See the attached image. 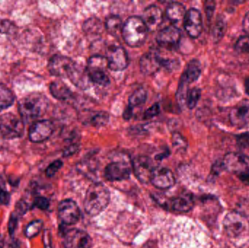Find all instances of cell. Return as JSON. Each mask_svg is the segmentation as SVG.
Wrapping results in <instances>:
<instances>
[{
    "mask_svg": "<svg viewBox=\"0 0 249 248\" xmlns=\"http://www.w3.org/2000/svg\"><path fill=\"white\" fill-rule=\"evenodd\" d=\"M184 26L189 36L197 38L203 30V20L200 11L196 8H191L186 13L184 19Z\"/></svg>",
    "mask_w": 249,
    "mask_h": 248,
    "instance_id": "15",
    "label": "cell"
},
{
    "mask_svg": "<svg viewBox=\"0 0 249 248\" xmlns=\"http://www.w3.org/2000/svg\"><path fill=\"white\" fill-rule=\"evenodd\" d=\"M63 166L62 161L61 160H55L53 163H51L45 170V174L48 177L51 178L55 176V173L61 168Z\"/></svg>",
    "mask_w": 249,
    "mask_h": 248,
    "instance_id": "38",
    "label": "cell"
},
{
    "mask_svg": "<svg viewBox=\"0 0 249 248\" xmlns=\"http://www.w3.org/2000/svg\"><path fill=\"white\" fill-rule=\"evenodd\" d=\"M49 102L40 93H31L19 102L18 110L23 122H30L45 115Z\"/></svg>",
    "mask_w": 249,
    "mask_h": 248,
    "instance_id": "2",
    "label": "cell"
},
{
    "mask_svg": "<svg viewBox=\"0 0 249 248\" xmlns=\"http://www.w3.org/2000/svg\"><path fill=\"white\" fill-rule=\"evenodd\" d=\"M133 109H132L130 106H127L126 109H124V118L125 120H129L130 118L133 116Z\"/></svg>",
    "mask_w": 249,
    "mask_h": 248,
    "instance_id": "47",
    "label": "cell"
},
{
    "mask_svg": "<svg viewBox=\"0 0 249 248\" xmlns=\"http://www.w3.org/2000/svg\"><path fill=\"white\" fill-rule=\"evenodd\" d=\"M10 200V195L6 188L5 182L0 177V202L3 205H8Z\"/></svg>",
    "mask_w": 249,
    "mask_h": 248,
    "instance_id": "37",
    "label": "cell"
},
{
    "mask_svg": "<svg viewBox=\"0 0 249 248\" xmlns=\"http://www.w3.org/2000/svg\"><path fill=\"white\" fill-rule=\"evenodd\" d=\"M148 32L149 31L142 17L131 16L124 23L122 36L128 46L139 48L146 41Z\"/></svg>",
    "mask_w": 249,
    "mask_h": 248,
    "instance_id": "3",
    "label": "cell"
},
{
    "mask_svg": "<svg viewBox=\"0 0 249 248\" xmlns=\"http://www.w3.org/2000/svg\"><path fill=\"white\" fill-rule=\"evenodd\" d=\"M243 26H244V30L245 31L246 33L249 35V12L244 17Z\"/></svg>",
    "mask_w": 249,
    "mask_h": 248,
    "instance_id": "48",
    "label": "cell"
},
{
    "mask_svg": "<svg viewBox=\"0 0 249 248\" xmlns=\"http://www.w3.org/2000/svg\"><path fill=\"white\" fill-rule=\"evenodd\" d=\"M105 175L110 182L126 180L130 177V168L124 162H113L107 166Z\"/></svg>",
    "mask_w": 249,
    "mask_h": 248,
    "instance_id": "17",
    "label": "cell"
},
{
    "mask_svg": "<svg viewBox=\"0 0 249 248\" xmlns=\"http://www.w3.org/2000/svg\"><path fill=\"white\" fill-rule=\"evenodd\" d=\"M162 58L159 50L151 49L141 58V71L145 75H153L156 74L162 67Z\"/></svg>",
    "mask_w": 249,
    "mask_h": 248,
    "instance_id": "10",
    "label": "cell"
},
{
    "mask_svg": "<svg viewBox=\"0 0 249 248\" xmlns=\"http://www.w3.org/2000/svg\"><path fill=\"white\" fill-rule=\"evenodd\" d=\"M69 79L74 85L83 90L89 88L91 83L87 67H83L77 64H74Z\"/></svg>",
    "mask_w": 249,
    "mask_h": 248,
    "instance_id": "19",
    "label": "cell"
},
{
    "mask_svg": "<svg viewBox=\"0 0 249 248\" xmlns=\"http://www.w3.org/2000/svg\"><path fill=\"white\" fill-rule=\"evenodd\" d=\"M74 64L75 63L69 57L55 55L48 63V70L55 77L69 78Z\"/></svg>",
    "mask_w": 249,
    "mask_h": 248,
    "instance_id": "7",
    "label": "cell"
},
{
    "mask_svg": "<svg viewBox=\"0 0 249 248\" xmlns=\"http://www.w3.org/2000/svg\"><path fill=\"white\" fill-rule=\"evenodd\" d=\"M231 123L238 129L249 128V100H244L232 108L230 112Z\"/></svg>",
    "mask_w": 249,
    "mask_h": 248,
    "instance_id": "13",
    "label": "cell"
},
{
    "mask_svg": "<svg viewBox=\"0 0 249 248\" xmlns=\"http://www.w3.org/2000/svg\"><path fill=\"white\" fill-rule=\"evenodd\" d=\"M50 91L54 98L63 101L70 100L72 98V92L69 88L68 86L61 81H55L51 83Z\"/></svg>",
    "mask_w": 249,
    "mask_h": 248,
    "instance_id": "25",
    "label": "cell"
},
{
    "mask_svg": "<svg viewBox=\"0 0 249 248\" xmlns=\"http://www.w3.org/2000/svg\"><path fill=\"white\" fill-rule=\"evenodd\" d=\"M205 8H206V13L208 18H211L215 8L214 1H206V4H205Z\"/></svg>",
    "mask_w": 249,
    "mask_h": 248,
    "instance_id": "45",
    "label": "cell"
},
{
    "mask_svg": "<svg viewBox=\"0 0 249 248\" xmlns=\"http://www.w3.org/2000/svg\"><path fill=\"white\" fill-rule=\"evenodd\" d=\"M186 9L185 7L181 3L173 1L167 6L165 10V16L167 18L172 22L177 23L184 20L185 17Z\"/></svg>",
    "mask_w": 249,
    "mask_h": 248,
    "instance_id": "23",
    "label": "cell"
},
{
    "mask_svg": "<svg viewBox=\"0 0 249 248\" xmlns=\"http://www.w3.org/2000/svg\"><path fill=\"white\" fill-rule=\"evenodd\" d=\"M108 67L112 71H124L129 64L128 55L121 46L109 47L107 51Z\"/></svg>",
    "mask_w": 249,
    "mask_h": 248,
    "instance_id": "8",
    "label": "cell"
},
{
    "mask_svg": "<svg viewBox=\"0 0 249 248\" xmlns=\"http://www.w3.org/2000/svg\"><path fill=\"white\" fill-rule=\"evenodd\" d=\"M181 31L174 25L161 29L157 35V42L159 46L168 50L177 49L181 40Z\"/></svg>",
    "mask_w": 249,
    "mask_h": 248,
    "instance_id": "5",
    "label": "cell"
},
{
    "mask_svg": "<svg viewBox=\"0 0 249 248\" xmlns=\"http://www.w3.org/2000/svg\"><path fill=\"white\" fill-rule=\"evenodd\" d=\"M110 202L109 189L102 183H93L86 192L84 208L89 215H97L107 208Z\"/></svg>",
    "mask_w": 249,
    "mask_h": 248,
    "instance_id": "1",
    "label": "cell"
},
{
    "mask_svg": "<svg viewBox=\"0 0 249 248\" xmlns=\"http://www.w3.org/2000/svg\"><path fill=\"white\" fill-rule=\"evenodd\" d=\"M235 49L240 52L249 53V35L241 36L237 41Z\"/></svg>",
    "mask_w": 249,
    "mask_h": 248,
    "instance_id": "36",
    "label": "cell"
},
{
    "mask_svg": "<svg viewBox=\"0 0 249 248\" xmlns=\"http://www.w3.org/2000/svg\"><path fill=\"white\" fill-rule=\"evenodd\" d=\"M147 99V92L143 87L138 88L135 90L131 96L129 97L128 106L134 109L135 107L140 106L146 102Z\"/></svg>",
    "mask_w": 249,
    "mask_h": 248,
    "instance_id": "28",
    "label": "cell"
},
{
    "mask_svg": "<svg viewBox=\"0 0 249 248\" xmlns=\"http://www.w3.org/2000/svg\"><path fill=\"white\" fill-rule=\"evenodd\" d=\"M171 209L178 213H187L194 206V198L190 194H182L171 200Z\"/></svg>",
    "mask_w": 249,
    "mask_h": 248,
    "instance_id": "21",
    "label": "cell"
},
{
    "mask_svg": "<svg viewBox=\"0 0 249 248\" xmlns=\"http://www.w3.org/2000/svg\"><path fill=\"white\" fill-rule=\"evenodd\" d=\"M49 201L44 197H38V198H35V201H34V206L42 210V211L48 209L49 208Z\"/></svg>",
    "mask_w": 249,
    "mask_h": 248,
    "instance_id": "40",
    "label": "cell"
},
{
    "mask_svg": "<svg viewBox=\"0 0 249 248\" xmlns=\"http://www.w3.org/2000/svg\"><path fill=\"white\" fill-rule=\"evenodd\" d=\"M15 96L13 92L3 84H0V111L10 107L14 103Z\"/></svg>",
    "mask_w": 249,
    "mask_h": 248,
    "instance_id": "27",
    "label": "cell"
},
{
    "mask_svg": "<svg viewBox=\"0 0 249 248\" xmlns=\"http://www.w3.org/2000/svg\"><path fill=\"white\" fill-rule=\"evenodd\" d=\"M105 27H106L108 33L112 36L118 37L120 35H122L124 24H123L122 20L119 16L112 15V16L107 17Z\"/></svg>",
    "mask_w": 249,
    "mask_h": 248,
    "instance_id": "26",
    "label": "cell"
},
{
    "mask_svg": "<svg viewBox=\"0 0 249 248\" xmlns=\"http://www.w3.org/2000/svg\"><path fill=\"white\" fill-rule=\"evenodd\" d=\"M237 144L240 147L249 148V132L241 134L237 137Z\"/></svg>",
    "mask_w": 249,
    "mask_h": 248,
    "instance_id": "41",
    "label": "cell"
},
{
    "mask_svg": "<svg viewBox=\"0 0 249 248\" xmlns=\"http://www.w3.org/2000/svg\"><path fill=\"white\" fill-rule=\"evenodd\" d=\"M24 122L13 113H5L0 116V133L7 139L20 138L24 131Z\"/></svg>",
    "mask_w": 249,
    "mask_h": 248,
    "instance_id": "4",
    "label": "cell"
},
{
    "mask_svg": "<svg viewBox=\"0 0 249 248\" xmlns=\"http://www.w3.org/2000/svg\"><path fill=\"white\" fill-rule=\"evenodd\" d=\"M224 168L232 173L241 175L249 173V157L241 153L227 154L222 162Z\"/></svg>",
    "mask_w": 249,
    "mask_h": 248,
    "instance_id": "6",
    "label": "cell"
},
{
    "mask_svg": "<svg viewBox=\"0 0 249 248\" xmlns=\"http://www.w3.org/2000/svg\"><path fill=\"white\" fill-rule=\"evenodd\" d=\"M151 183L156 188L167 189L175 184V177L171 170L166 167H155L151 178Z\"/></svg>",
    "mask_w": 249,
    "mask_h": 248,
    "instance_id": "16",
    "label": "cell"
},
{
    "mask_svg": "<svg viewBox=\"0 0 249 248\" xmlns=\"http://www.w3.org/2000/svg\"><path fill=\"white\" fill-rule=\"evenodd\" d=\"M43 223L41 220H35L28 224L25 230V234L28 238H33L36 237L42 230Z\"/></svg>",
    "mask_w": 249,
    "mask_h": 248,
    "instance_id": "32",
    "label": "cell"
},
{
    "mask_svg": "<svg viewBox=\"0 0 249 248\" xmlns=\"http://www.w3.org/2000/svg\"><path fill=\"white\" fill-rule=\"evenodd\" d=\"M64 246L65 248H91L93 240L86 231L72 229L66 232Z\"/></svg>",
    "mask_w": 249,
    "mask_h": 248,
    "instance_id": "9",
    "label": "cell"
},
{
    "mask_svg": "<svg viewBox=\"0 0 249 248\" xmlns=\"http://www.w3.org/2000/svg\"><path fill=\"white\" fill-rule=\"evenodd\" d=\"M133 171L139 182L143 183L150 182L152 173L155 167L153 161L146 156H138L135 157L132 163Z\"/></svg>",
    "mask_w": 249,
    "mask_h": 248,
    "instance_id": "11",
    "label": "cell"
},
{
    "mask_svg": "<svg viewBox=\"0 0 249 248\" xmlns=\"http://www.w3.org/2000/svg\"><path fill=\"white\" fill-rule=\"evenodd\" d=\"M16 210H17V214L20 215H23V214L26 212L28 210L27 206H26L25 202H19L18 205H16Z\"/></svg>",
    "mask_w": 249,
    "mask_h": 248,
    "instance_id": "46",
    "label": "cell"
},
{
    "mask_svg": "<svg viewBox=\"0 0 249 248\" xmlns=\"http://www.w3.org/2000/svg\"><path fill=\"white\" fill-rule=\"evenodd\" d=\"M200 74H201L200 63L197 60H192L187 64L185 71L181 75V80L190 85V84L198 80Z\"/></svg>",
    "mask_w": 249,
    "mask_h": 248,
    "instance_id": "24",
    "label": "cell"
},
{
    "mask_svg": "<svg viewBox=\"0 0 249 248\" xmlns=\"http://www.w3.org/2000/svg\"><path fill=\"white\" fill-rule=\"evenodd\" d=\"M43 244L45 248H53L51 231L48 230L44 231Z\"/></svg>",
    "mask_w": 249,
    "mask_h": 248,
    "instance_id": "44",
    "label": "cell"
},
{
    "mask_svg": "<svg viewBox=\"0 0 249 248\" xmlns=\"http://www.w3.org/2000/svg\"><path fill=\"white\" fill-rule=\"evenodd\" d=\"M101 29H102V23L99 19L95 17L89 18L83 25V30L86 33H90V34H93V33L96 34L100 32Z\"/></svg>",
    "mask_w": 249,
    "mask_h": 248,
    "instance_id": "31",
    "label": "cell"
},
{
    "mask_svg": "<svg viewBox=\"0 0 249 248\" xmlns=\"http://www.w3.org/2000/svg\"><path fill=\"white\" fill-rule=\"evenodd\" d=\"M108 67L106 57L100 55H95L90 57L88 61L87 68L89 70H102L105 71Z\"/></svg>",
    "mask_w": 249,
    "mask_h": 248,
    "instance_id": "29",
    "label": "cell"
},
{
    "mask_svg": "<svg viewBox=\"0 0 249 248\" xmlns=\"http://www.w3.org/2000/svg\"><path fill=\"white\" fill-rule=\"evenodd\" d=\"M79 149V144H71V145L67 147V148L64 149V153H63V155L64 157H70V156L73 155V154H75Z\"/></svg>",
    "mask_w": 249,
    "mask_h": 248,
    "instance_id": "42",
    "label": "cell"
},
{
    "mask_svg": "<svg viewBox=\"0 0 249 248\" xmlns=\"http://www.w3.org/2000/svg\"><path fill=\"white\" fill-rule=\"evenodd\" d=\"M83 125L94 128L105 126L109 120V115L106 112H90L82 116Z\"/></svg>",
    "mask_w": 249,
    "mask_h": 248,
    "instance_id": "22",
    "label": "cell"
},
{
    "mask_svg": "<svg viewBox=\"0 0 249 248\" xmlns=\"http://www.w3.org/2000/svg\"><path fill=\"white\" fill-rule=\"evenodd\" d=\"M225 29H226V24L222 19L216 22V26L213 29V36L216 42H219V40L222 39V36L225 34V30H226Z\"/></svg>",
    "mask_w": 249,
    "mask_h": 248,
    "instance_id": "35",
    "label": "cell"
},
{
    "mask_svg": "<svg viewBox=\"0 0 249 248\" xmlns=\"http://www.w3.org/2000/svg\"><path fill=\"white\" fill-rule=\"evenodd\" d=\"M142 18L148 31L153 32L160 26L163 20V14L158 6L150 5L145 9Z\"/></svg>",
    "mask_w": 249,
    "mask_h": 248,
    "instance_id": "18",
    "label": "cell"
},
{
    "mask_svg": "<svg viewBox=\"0 0 249 248\" xmlns=\"http://www.w3.org/2000/svg\"><path fill=\"white\" fill-rule=\"evenodd\" d=\"M173 145L177 149H185L187 147V142L185 138L178 133V132H174L172 135Z\"/></svg>",
    "mask_w": 249,
    "mask_h": 248,
    "instance_id": "34",
    "label": "cell"
},
{
    "mask_svg": "<svg viewBox=\"0 0 249 248\" xmlns=\"http://www.w3.org/2000/svg\"><path fill=\"white\" fill-rule=\"evenodd\" d=\"M225 230L232 237L241 235L246 230V223L239 215L231 214L227 215L224 222Z\"/></svg>",
    "mask_w": 249,
    "mask_h": 248,
    "instance_id": "20",
    "label": "cell"
},
{
    "mask_svg": "<svg viewBox=\"0 0 249 248\" xmlns=\"http://www.w3.org/2000/svg\"><path fill=\"white\" fill-rule=\"evenodd\" d=\"M160 112V106L159 103H155L145 111L144 113H143V119H152V118L158 116Z\"/></svg>",
    "mask_w": 249,
    "mask_h": 248,
    "instance_id": "39",
    "label": "cell"
},
{
    "mask_svg": "<svg viewBox=\"0 0 249 248\" xmlns=\"http://www.w3.org/2000/svg\"><path fill=\"white\" fill-rule=\"evenodd\" d=\"M58 214L61 222L66 225H73L80 220V208L74 201L71 199L63 200L58 205Z\"/></svg>",
    "mask_w": 249,
    "mask_h": 248,
    "instance_id": "12",
    "label": "cell"
},
{
    "mask_svg": "<svg viewBox=\"0 0 249 248\" xmlns=\"http://www.w3.org/2000/svg\"><path fill=\"white\" fill-rule=\"evenodd\" d=\"M200 96H201V91L197 87H194L191 90H189L188 93H187V100H186V104H187V107L190 109H194L198 103Z\"/></svg>",
    "mask_w": 249,
    "mask_h": 248,
    "instance_id": "33",
    "label": "cell"
},
{
    "mask_svg": "<svg viewBox=\"0 0 249 248\" xmlns=\"http://www.w3.org/2000/svg\"><path fill=\"white\" fill-rule=\"evenodd\" d=\"M54 131L53 124L48 119H42L35 122L31 126L29 137L34 143H41L48 140Z\"/></svg>",
    "mask_w": 249,
    "mask_h": 248,
    "instance_id": "14",
    "label": "cell"
},
{
    "mask_svg": "<svg viewBox=\"0 0 249 248\" xmlns=\"http://www.w3.org/2000/svg\"><path fill=\"white\" fill-rule=\"evenodd\" d=\"M239 178L244 183L249 185V173L239 175Z\"/></svg>",
    "mask_w": 249,
    "mask_h": 248,
    "instance_id": "49",
    "label": "cell"
},
{
    "mask_svg": "<svg viewBox=\"0 0 249 248\" xmlns=\"http://www.w3.org/2000/svg\"><path fill=\"white\" fill-rule=\"evenodd\" d=\"M0 248H4V240L1 234H0Z\"/></svg>",
    "mask_w": 249,
    "mask_h": 248,
    "instance_id": "50",
    "label": "cell"
},
{
    "mask_svg": "<svg viewBox=\"0 0 249 248\" xmlns=\"http://www.w3.org/2000/svg\"><path fill=\"white\" fill-rule=\"evenodd\" d=\"M17 215H15V214H12L11 216H10V221H9L8 224V231L10 234H13V233H14L16 227H17Z\"/></svg>",
    "mask_w": 249,
    "mask_h": 248,
    "instance_id": "43",
    "label": "cell"
},
{
    "mask_svg": "<svg viewBox=\"0 0 249 248\" xmlns=\"http://www.w3.org/2000/svg\"><path fill=\"white\" fill-rule=\"evenodd\" d=\"M88 71L91 83H96L101 86H107L110 83L109 77L105 73V71L88 69Z\"/></svg>",
    "mask_w": 249,
    "mask_h": 248,
    "instance_id": "30",
    "label": "cell"
}]
</instances>
